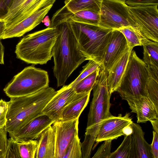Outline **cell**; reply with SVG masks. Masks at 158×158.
Returning a JSON list of instances; mask_svg holds the SVG:
<instances>
[{"instance_id":"74e56055","label":"cell","mask_w":158,"mask_h":158,"mask_svg":"<svg viewBox=\"0 0 158 158\" xmlns=\"http://www.w3.org/2000/svg\"><path fill=\"white\" fill-rule=\"evenodd\" d=\"M6 29L5 21L0 20V40L3 39Z\"/></svg>"},{"instance_id":"f1b7e54d","label":"cell","mask_w":158,"mask_h":158,"mask_svg":"<svg viewBox=\"0 0 158 158\" xmlns=\"http://www.w3.org/2000/svg\"><path fill=\"white\" fill-rule=\"evenodd\" d=\"M18 143L21 158H35L37 146L36 140H28Z\"/></svg>"},{"instance_id":"836d02e7","label":"cell","mask_w":158,"mask_h":158,"mask_svg":"<svg viewBox=\"0 0 158 158\" xmlns=\"http://www.w3.org/2000/svg\"><path fill=\"white\" fill-rule=\"evenodd\" d=\"M6 126L0 128V158H5L8 145Z\"/></svg>"},{"instance_id":"4fadbf2b","label":"cell","mask_w":158,"mask_h":158,"mask_svg":"<svg viewBox=\"0 0 158 158\" xmlns=\"http://www.w3.org/2000/svg\"><path fill=\"white\" fill-rule=\"evenodd\" d=\"M99 20L98 13L88 10L72 12L64 6L53 15L50 27H56L61 23L69 21L98 26Z\"/></svg>"},{"instance_id":"60d3db41","label":"cell","mask_w":158,"mask_h":158,"mask_svg":"<svg viewBox=\"0 0 158 158\" xmlns=\"http://www.w3.org/2000/svg\"><path fill=\"white\" fill-rule=\"evenodd\" d=\"M7 112L0 115V128L6 126L7 121L6 115Z\"/></svg>"},{"instance_id":"7dc6e473","label":"cell","mask_w":158,"mask_h":158,"mask_svg":"<svg viewBox=\"0 0 158 158\" xmlns=\"http://www.w3.org/2000/svg\"><path fill=\"white\" fill-rule=\"evenodd\" d=\"M2 20V19H0V20Z\"/></svg>"},{"instance_id":"44dd1931","label":"cell","mask_w":158,"mask_h":158,"mask_svg":"<svg viewBox=\"0 0 158 158\" xmlns=\"http://www.w3.org/2000/svg\"><path fill=\"white\" fill-rule=\"evenodd\" d=\"M132 50L128 48L107 73V86L110 96L112 93L116 91L119 86Z\"/></svg>"},{"instance_id":"7bdbcfd3","label":"cell","mask_w":158,"mask_h":158,"mask_svg":"<svg viewBox=\"0 0 158 158\" xmlns=\"http://www.w3.org/2000/svg\"><path fill=\"white\" fill-rule=\"evenodd\" d=\"M14 0H0V2L4 5L8 10Z\"/></svg>"},{"instance_id":"ffe728a7","label":"cell","mask_w":158,"mask_h":158,"mask_svg":"<svg viewBox=\"0 0 158 158\" xmlns=\"http://www.w3.org/2000/svg\"><path fill=\"white\" fill-rule=\"evenodd\" d=\"M90 92L77 94L63 108L58 120L67 121L78 119L89 102Z\"/></svg>"},{"instance_id":"cb8c5ba5","label":"cell","mask_w":158,"mask_h":158,"mask_svg":"<svg viewBox=\"0 0 158 158\" xmlns=\"http://www.w3.org/2000/svg\"><path fill=\"white\" fill-rule=\"evenodd\" d=\"M103 0H65L64 6L69 11L74 12L88 10L99 13Z\"/></svg>"},{"instance_id":"b9f144b4","label":"cell","mask_w":158,"mask_h":158,"mask_svg":"<svg viewBox=\"0 0 158 158\" xmlns=\"http://www.w3.org/2000/svg\"><path fill=\"white\" fill-rule=\"evenodd\" d=\"M4 48L0 41V64H4Z\"/></svg>"},{"instance_id":"d590c367","label":"cell","mask_w":158,"mask_h":158,"mask_svg":"<svg viewBox=\"0 0 158 158\" xmlns=\"http://www.w3.org/2000/svg\"><path fill=\"white\" fill-rule=\"evenodd\" d=\"M153 139L151 146L152 158H158V133L153 131Z\"/></svg>"},{"instance_id":"ee69618b","label":"cell","mask_w":158,"mask_h":158,"mask_svg":"<svg viewBox=\"0 0 158 158\" xmlns=\"http://www.w3.org/2000/svg\"><path fill=\"white\" fill-rule=\"evenodd\" d=\"M149 121L152 125L154 131L158 133V118L150 120Z\"/></svg>"},{"instance_id":"7a4b0ae2","label":"cell","mask_w":158,"mask_h":158,"mask_svg":"<svg viewBox=\"0 0 158 158\" xmlns=\"http://www.w3.org/2000/svg\"><path fill=\"white\" fill-rule=\"evenodd\" d=\"M57 92L48 86L31 94L10 98L8 102L6 125L10 137L41 114L43 109Z\"/></svg>"},{"instance_id":"d6986e66","label":"cell","mask_w":158,"mask_h":158,"mask_svg":"<svg viewBox=\"0 0 158 158\" xmlns=\"http://www.w3.org/2000/svg\"><path fill=\"white\" fill-rule=\"evenodd\" d=\"M37 146L35 158H54L56 131L53 125L48 127L36 139Z\"/></svg>"},{"instance_id":"4dcf8cb0","label":"cell","mask_w":158,"mask_h":158,"mask_svg":"<svg viewBox=\"0 0 158 158\" xmlns=\"http://www.w3.org/2000/svg\"><path fill=\"white\" fill-rule=\"evenodd\" d=\"M147 97L158 111V82L149 77L147 85Z\"/></svg>"},{"instance_id":"603a6c76","label":"cell","mask_w":158,"mask_h":158,"mask_svg":"<svg viewBox=\"0 0 158 158\" xmlns=\"http://www.w3.org/2000/svg\"><path fill=\"white\" fill-rule=\"evenodd\" d=\"M131 125L133 130L132 137L134 158H152L151 144L145 139L141 127L133 122Z\"/></svg>"},{"instance_id":"ac0fdd59","label":"cell","mask_w":158,"mask_h":158,"mask_svg":"<svg viewBox=\"0 0 158 158\" xmlns=\"http://www.w3.org/2000/svg\"><path fill=\"white\" fill-rule=\"evenodd\" d=\"M131 112L136 113L137 123H145L158 118V111L147 96L126 100Z\"/></svg>"},{"instance_id":"5bb4252c","label":"cell","mask_w":158,"mask_h":158,"mask_svg":"<svg viewBox=\"0 0 158 158\" xmlns=\"http://www.w3.org/2000/svg\"><path fill=\"white\" fill-rule=\"evenodd\" d=\"M128 48L127 40L123 33L117 30H113L102 62V69L108 73Z\"/></svg>"},{"instance_id":"5b68a950","label":"cell","mask_w":158,"mask_h":158,"mask_svg":"<svg viewBox=\"0 0 158 158\" xmlns=\"http://www.w3.org/2000/svg\"><path fill=\"white\" fill-rule=\"evenodd\" d=\"M67 22L86 60H93L102 65L113 30L72 21Z\"/></svg>"},{"instance_id":"e0dca14e","label":"cell","mask_w":158,"mask_h":158,"mask_svg":"<svg viewBox=\"0 0 158 158\" xmlns=\"http://www.w3.org/2000/svg\"><path fill=\"white\" fill-rule=\"evenodd\" d=\"M53 6L32 14L19 22L6 29L3 39L19 37L32 30L42 22Z\"/></svg>"},{"instance_id":"83f0119b","label":"cell","mask_w":158,"mask_h":158,"mask_svg":"<svg viewBox=\"0 0 158 158\" xmlns=\"http://www.w3.org/2000/svg\"><path fill=\"white\" fill-rule=\"evenodd\" d=\"M82 68L83 69L79 76L73 81L68 85L69 87L73 88L81 80L94 71L100 69L102 66L101 64L97 61L90 60H89L88 63Z\"/></svg>"},{"instance_id":"f6af8a7d","label":"cell","mask_w":158,"mask_h":158,"mask_svg":"<svg viewBox=\"0 0 158 158\" xmlns=\"http://www.w3.org/2000/svg\"><path fill=\"white\" fill-rule=\"evenodd\" d=\"M42 22L47 27H50L51 25V21L48 15H46L43 19Z\"/></svg>"},{"instance_id":"bcb514c9","label":"cell","mask_w":158,"mask_h":158,"mask_svg":"<svg viewBox=\"0 0 158 158\" xmlns=\"http://www.w3.org/2000/svg\"><path fill=\"white\" fill-rule=\"evenodd\" d=\"M123 0V1H124V0Z\"/></svg>"},{"instance_id":"f546056e","label":"cell","mask_w":158,"mask_h":158,"mask_svg":"<svg viewBox=\"0 0 158 158\" xmlns=\"http://www.w3.org/2000/svg\"><path fill=\"white\" fill-rule=\"evenodd\" d=\"M78 135L68 147L63 158H82L81 143Z\"/></svg>"},{"instance_id":"ab89813d","label":"cell","mask_w":158,"mask_h":158,"mask_svg":"<svg viewBox=\"0 0 158 158\" xmlns=\"http://www.w3.org/2000/svg\"><path fill=\"white\" fill-rule=\"evenodd\" d=\"M133 131V129L131 124L125 127L123 129V132L124 135H132Z\"/></svg>"},{"instance_id":"277c9868","label":"cell","mask_w":158,"mask_h":158,"mask_svg":"<svg viewBox=\"0 0 158 158\" xmlns=\"http://www.w3.org/2000/svg\"><path fill=\"white\" fill-rule=\"evenodd\" d=\"M59 33L57 27H49L27 35L16 45L17 57L28 64H46L51 59L52 48Z\"/></svg>"},{"instance_id":"f35d334b","label":"cell","mask_w":158,"mask_h":158,"mask_svg":"<svg viewBox=\"0 0 158 158\" xmlns=\"http://www.w3.org/2000/svg\"><path fill=\"white\" fill-rule=\"evenodd\" d=\"M8 10L0 2V19H3L6 16Z\"/></svg>"},{"instance_id":"7c38bea8","label":"cell","mask_w":158,"mask_h":158,"mask_svg":"<svg viewBox=\"0 0 158 158\" xmlns=\"http://www.w3.org/2000/svg\"><path fill=\"white\" fill-rule=\"evenodd\" d=\"M129 113L124 116L119 114L117 116L113 115L106 119L100 126L95 139L93 150L98 143L108 139L114 140L124 135L123 129L133 122Z\"/></svg>"},{"instance_id":"2e32d148","label":"cell","mask_w":158,"mask_h":158,"mask_svg":"<svg viewBox=\"0 0 158 158\" xmlns=\"http://www.w3.org/2000/svg\"><path fill=\"white\" fill-rule=\"evenodd\" d=\"M55 121L47 115L41 114L21 127L10 137L18 142L36 139L44 130Z\"/></svg>"},{"instance_id":"8fae6325","label":"cell","mask_w":158,"mask_h":158,"mask_svg":"<svg viewBox=\"0 0 158 158\" xmlns=\"http://www.w3.org/2000/svg\"><path fill=\"white\" fill-rule=\"evenodd\" d=\"M78 119L69 121H56L52 124L56 131L54 158H63L69 145L78 135Z\"/></svg>"},{"instance_id":"ba28073f","label":"cell","mask_w":158,"mask_h":158,"mask_svg":"<svg viewBox=\"0 0 158 158\" xmlns=\"http://www.w3.org/2000/svg\"><path fill=\"white\" fill-rule=\"evenodd\" d=\"M131 26L144 37L158 42V6L142 7L128 6Z\"/></svg>"},{"instance_id":"d4e9b609","label":"cell","mask_w":158,"mask_h":158,"mask_svg":"<svg viewBox=\"0 0 158 158\" xmlns=\"http://www.w3.org/2000/svg\"><path fill=\"white\" fill-rule=\"evenodd\" d=\"M117 30L124 35L129 49H133L135 47L142 46L143 41L148 39L136 31L131 26L123 27Z\"/></svg>"},{"instance_id":"9c48e42d","label":"cell","mask_w":158,"mask_h":158,"mask_svg":"<svg viewBox=\"0 0 158 158\" xmlns=\"http://www.w3.org/2000/svg\"><path fill=\"white\" fill-rule=\"evenodd\" d=\"M99 14L100 27L113 30L131 26L128 6L124 1L103 0Z\"/></svg>"},{"instance_id":"d6a6232c","label":"cell","mask_w":158,"mask_h":158,"mask_svg":"<svg viewBox=\"0 0 158 158\" xmlns=\"http://www.w3.org/2000/svg\"><path fill=\"white\" fill-rule=\"evenodd\" d=\"M112 140L104 141L92 157L93 158H109L110 154Z\"/></svg>"},{"instance_id":"e575fe53","label":"cell","mask_w":158,"mask_h":158,"mask_svg":"<svg viewBox=\"0 0 158 158\" xmlns=\"http://www.w3.org/2000/svg\"><path fill=\"white\" fill-rule=\"evenodd\" d=\"M125 3L131 7H142L158 5V0H124Z\"/></svg>"},{"instance_id":"6da1fadb","label":"cell","mask_w":158,"mask_h":158,"mask_svg":"<svg viewBox=\"0 0 158 158\" xmlns=\"http://www.w3.org/2000/svg\"><path fill=\"white\" fill-rule=\"evenodd\" d=\"M57 27L60 33L52 47V54L54 62L53 74L59 87L64 85L73 72L86 60L79 48L68 22L61 23Z\"/></svg>"},{"instance_id":"30bf717a","label":"cell","mask_w":158,"mask_h":158,"mask_svg":"<svg viewBox=\"0 0 158 158\" xmlns=\"http://www.w3.org/2000/svg\"><path fill=\"white\" fill-rule=\"evenodd\" d=\"M56 0H14L3 19L6 28L19 22L34 13L50 6Z\"/></svg>"},{"instance_id":"484cf974","label":"cell","mask_w":158,"mask_h":158,"mask_svg":"<svg viewBox=\"0 0 158 158\" xmlns=\"http://www.w3.org/2000/svg\"><path fill=\"white\" fill-rule=\"evenodd\" d=\"M109 158H134L132 135H124L121 144L115 151L111 153Z\"/></svg>"},{"instance_id":"4316f807","label":"cell","mask_w":158,"mask_h":158,"mask_svg":"<svg viewBox=\"0 0 158 158\" xmlns=\"http://www.w3.org/2000/svg\"><path fill=\"white\" fill-rule=\"evenodd\" d=\"M100 69L97 70L81 80L73 88L76 93L91 92L96 82Z\"/></svg>"},{"instance_id":"52a82bcc","label":"cell","mask_w":158,"mask_h":158,"mask_svg":"<svg viewBox=\"0 0 158 158\" xmlns=\"http://www.w3.org/2000/svg\"><path fill=\"white\" fill-rule=\"evenodd\" d=\"M48 72L33 66L25 68L14 76L3 90L9 98L25 96L49 86Z\"/></svg>"},{"instance_id":"1f68e13d","label":"cell","mask_w":158,"mask_h":158,"mask_svg":"<svg viewBox=\"0 0 158 158\" xmlns=\"http://www.w3.org/2000/svg\"><path fill=\"white\" fill-rule=\"evenodd\" d=\"M5 158H21L18 143L12 137L8 139Z\"/></svg>"},{"instance_id":"3957f363","label":"cell","mask_w":158,"mask_h":158,"mask_svg":"<svg viewBox=\"0 0 158 158\" xmlns=\"http://www.w3.org/2000/svg\"><path fill=\"white\" fill-rule=\"evenodd\" d=\"M107 73L102 68L93 89V98L90 106L84 141L81 143L82 157L90 158L99 129L103 122L112 116L110 109L111 96L107 83Z\"/></svg>"},{"instance_id":"9a60e30c","label":"cell","mask_w":158,"mask_h":158,"mask_svg":"<svg viewBox=\"0 0 158 158\" xmlns=\"http://www.w3.org/2000/svg\"><path fill=\"white\" fill-rule=\"evenodd\" d=\"M77 94L73 88L68 85L63 86L47 104L41 114L58 120L63 108L73 100Z\"/></svg>"},{"instance_id":"8992f818","label":"cell","mask_w":158,"mask_h":158,"mask_svg":"<svg viewBox=\"0 0 158 158\" xmlns=\"http://www.w3.org/2000/svg\"><path fill=\"white\" fill-rule=\"evenodd\" d=\"M149 77L147 65L132 50L116 91L125 100L147 96L146 85Z\"/></svg>"},{"instance_id":"7402d4cb","label":"cell","mask_w":158,"mask_h":158,"mask_svg":"<svg viewBox=\"0 0 158 158\" xmlns=\"http://www.w3.org/2000/svg\"><path fill=\"white\" fill-rule=\"evenodd\" d=\"M143 61L146 64L149 77L158 80V42L148 39L143 43Z\"/></svg>"},{"instance_id":"8d00e7d4","label":"cell","mask_w":158,"mask_h":158,"mask_svg":"<svg viewBox=\"0 0 158 158\" xmlns=\"http://www.w3.org/2000/svg\"><path fill=\"white\" fill-rule=\"evenodd\" d=\"M8 106V102L2 99L0 100V115L5 112H7Z\"/></svg>"}]
</instances>
